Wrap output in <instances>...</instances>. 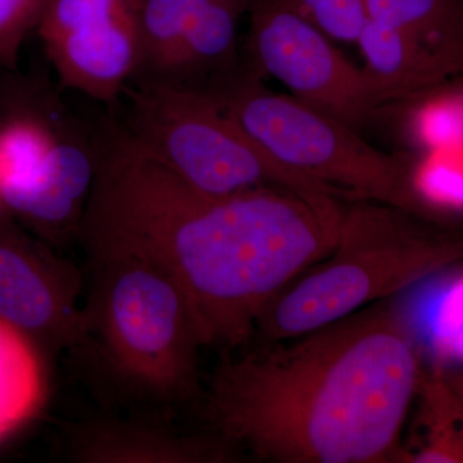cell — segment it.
Listing matches in <instances>:
<instances>
[{
	"label": "cell",
	"instance_id": "obj_1",
	"mask_svg": "<svg viewBox=\"0 0 463 463\" xmlns=\"http://www.w3.org/2000/svg\"><path fill=\"white\" fill-rule=\"evenodd\" d=\"M341 209L283 188L215 197L182 182L124 127L99 133V166L78 239L88 255H130L181 289L201 346L254 339L268 306L331 254Z\"/></svg>",
	"mask_w": 463,
	"mask_h": 463
},
{
	"label": "cell",
	"instance_id": "obj_2",
	"mask_svg": "<svg viewBox=\"0 0 463 463\" xmlns=\"http://www.w3.org/2000/svg\"><path fill=\"white\" fill-rule=\"evenodd\" d=\"M417 373L412 326L389 298L228 356L203 416L213 437L260 461L394 462Z\"/></svg>",
	"mask_w": 463,
	"mask_h": 463
},
{
	"label": "cell",
	"instance_id": "obj_3",
	"mask_svg": "<svg viewBox=\"0 0 463 463\" xmlns=\"http://www.w3.org/2000/svg\"><path fill=\"white\" fill-rule=\"evenodd\" d=\"M447 248L422 215L379 201L344 200L336 246L274 298L254 337L292 339L389 300L447 257Z\"/></svg>",
	"mask_w": 463,
	"mask_h": 463
},
{
	"label": "cell",
	"instance_id": "obj_4",
	"mask_svg": "<svg viewBox=\"0 0 463 463\" xmlns=\"http://www.w3.org/2000/svg\"><path fill=\"white\" fill-rule=\"evenodd\" d=\"M279 165L343 200H373L426 216L411 178V154H386L361 132L292 96L267 90L251 69L210 94Z\"/></svg>",
	"mask_w": 463,
	"mask_h": 463
},
{
	"label": "cell",
	"instance_id": "obj_5",
	"mask_svg": "<svg viewBox=\"0 0 463 463\" xmlns=\"http://www.w3.org/2000/svg\"><path fill=\"white\" fill-rule=\"evenodd\" d=\"M93 283L84 306L90 344L134 385L158 397L197 388L201 346L181 289L156 265L130 255L91 257Z\"/></svg>",
	"mask_w": 463,
	"mask_h": 463
},
{
	"label": "cell",
	"instance_id": "obj_6",
	"mask_svg": "<svg viewBox=\"0 0 463 463\" xmlns=\"http://www.w3.org/2000/svg\"><path fill=\"white\" fill-rule=\"evenodd\" d=\"M124 94L129 99L127 132L201 194L223 197L283 188L319 203L343 200L267 156L210 94L152 83L128 85Z\"/></svg>",
	"mask_w": 463,
	"mask_h": 463
},
{
	"label": "cell",
	"instance_id": "obj_7",
	"mask_svg": "<svg viewBox=\"0 0 463 463\" xmlns=\"http://www.w3.org/2000/svg\"><path fill=\"white\" fill-rule=\"evenodd\" d=\"M5 103L0 118V200L38 239L78 237L99 166V133L88 134L56 94Z\"/></svg>",
	"mask_w": 463,
	"mask_h": 463
},
{
	"label": "cell",
	"instance_id": "obj_8",
	"mask_svg": "<svg viewBox=\"0 0 463 463\" xmlns=\"http://www.w3.org/2000/svg\"><path fill=\"white\" fill-rule=\"evenodd\" d=\"M250 14L251 70L291 96L361 132L377 115L362 67L286 0H254Z\"/></svg>",
	"mask_w": 463,
	"mask_h": 463
},
{
	"label": "cell",
	"instance_id": "obj_9",
	"mask_svg": "<svg viewBox=\"0 0 463 463\" xmlns=\"http://www.w3.org/2000/svg\"><path fill=\"white\" fill-rule=\"evenodd\" d=\"M139 0H52L38 32L70 90L114 103L138 72Z\"/></svg>",
	"mask_w": 463,
	"mask_h": 463
},
{
	"label": "cell",
	"instance_id": "obj_10",
	"mask_svg": "<svg viewBox=\"0 0 463 463\" xmlns=\"http://www.w3.org/2000/svg\"><path fill=\"white\" fill-rule=\"evenodd\" d=\"M14 221L0 215V319L41 349L90 345L80 272Z\"/></svg>",
	"mask_w": 463,
	"mask_h": 463
},
{
	"label": "cell",
	"instance_id": "obj_11",
	"mask_svg": "<svg viewBox=\"0 0 463 463\" xmlns=\"http://www.w3.org/2000/svg\"><path fill=\"white\" fill-rule=\"evenodd\" d=\"M70 450L72 459L87 463H206L237 458L213 435L191 437L132 420L88 423L76 432Z\"/></svg>",
	"mask_w": 463,
	"mask_h": 463
},
{
	"label": "cell",
	"instance_id": "obj_12",
	"mask_svg": "<svg viewBox=\"0 0 463 463\" xmlns=\"http://www.w3.org/2000/svg\"><path fill=\"white\" fill-rule=\"evenodd\" d=\"M355 43L364 54L362 71L377 114L386 106L456 78L410 36L373 18H367Z\"/></svg>",
	"mask_w": 463,
	"mask_h": 463
},
{
	"label": "cell",
	"instance_id": "obj_13",
	"mask_svg": "<svg viewBox=\"0 0 463 463\" xmlns=\"http://www.w3.org/2000/svg\"><path fill=\"white\" fill-rule=\"evenodd\" d=\"M47 392L41 347L23 331L0 319V443L38 416Z\"/></svg>",
	"mask_w": 463,
	"mask_h": 463
},
{
	"label": "cell",
	"instance_id": "obj_14",
	"mask_svg": "<svg viewBox=\"0 0 463 463\" xmlns=\"http://www.w3.org/2000/svg\"><path fill=\"white\" fill-rule=\"evenodd\" d=\"M368 18L410 36L463 76V0H365Z\"/></svg>",
	"mask_w": 463,
	"mask_h": 463
},
{
	"label": "cell",
	"instance_id": "obj_15",
	"mask_svg": "<svg viewBox=\"0 0 463 463\" xmlns=\"http://www.w3.org/2000/svg\"><path fill=\"white\" fill-rule=\"evenodd\" d=\"M389 106L398 109L399 125L411 152L463 148V90L459 78Z\"/></svg>",
	"mask_w": 463,
	"mask_h": 463
},
{
	"label": "cell",
	"instance_id": "obj_16",
	"mask_svg": "<svg viewBox=\"0 0 463 463\" xmlns=\"http://www.w3.org/2000/svg\"><path fill=\"white\" fill-rule=\"evenodd\" d=\"M207 0H139L137 83H166L185 30Z\"/></svg>",
	"mask_w": 463,
	"mask_h": 463
},
{
	"label": "cell",
	"instance_id": "obj_17",
	"mask_svg": "<svg viewBox=\"0 0 463 463\" xmlns=\"http://www.w3.org/2000/svg\"><path fill=\"white\" fill-rule=\"evenodd\" d=\"M410 154L413 190L425 214L463 210V148Z\"/></svg>",
	"mask_w": 463,
	"mask_h": 463
},
{
	"label": "cell",
	"instance_id": "obj_18",
	"mask_svg": "<svg viewBox=\"0 0 463 463\" xmlns=\"http://www.w3.org/2000/svg\"><path fill=\"white\" fill-rule=\"evenodd\" d=\"M335 42L355 43L367 21L365 0H286Z\"/></svg>",
	"mask_w": 463,
	"mask_h": 463
},
{
	"label": "cell",
	"instance_id": "obj_19",
	"mask_svg": "<svg viewBox=\"0 0 463 463\" xmlns=\"http://www.w3.org/2000/svg\"><path fill=\"white\" fill-rule=\"evenodd\" d=\"M52 0H0V67L16 69L27 35L38 30Z\"/></svg>",
	"mask_w": 463,
	"mask_h": 463
},
{
	"label": "cell",
	"instance_id": "obj_20",
	"mask_svg": "<svg viewBox=\"0 0 463 463\" xmlns=\"http://www.w3.org/2000/svg\"><path fill=\"white\" fill-rule=\"evenodd\" d=\"M459 81H461L462 90H463V76H461V78H459Z\"/></svg>",
	"mask_w": 463,
	"mask_h": 463
}]
</instances>
